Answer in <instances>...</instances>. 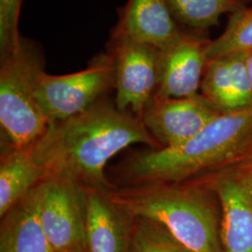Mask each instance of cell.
I'll list each match as a JSON object with an SVG mask.
<instances>
[{"label":"cell","mask_w":252,"mask_h":252,"mask_svg":"<svg viewBox=\"0 0 252 252\" xmlns=\"http://www.w3.org/2000/svg\"><path fill=\"white\" fill-rule=\"evenodd\" d=\"M142 121L102 98L81 114L50 123L31 151L49 176L67 178L84 188L109 189L107 162L135 143L154 145Z\"/></svg>","instance_id":"6da1fadb"},{"label":"cell","mask_w":252,"mask_h":252,"mask_svg":"<svg viewBox=\"0 0 252 252\" xmlns=\"http://www.w3.org/2000/svg\"><path fill=\"white\" fill-rule=\"evenodd\" d=\"M252 128V108L220 113L201 132L175 147L141 153L126 169L135 183L178 181L220 161Z\"/></svg>","instance_id":"7a4b0ae2"},{"label":"cell","mask_w":252,"mask_h":252,"mask_svg":"<svg viewBox=\"0 0 252 252\" xmlns=\"http://www.w3.org/2000/svg\"><path fill=\"white\" fill-rule=\"evenodd\" d=\"M44 68L41 45L25 36L16 50L0 54V127L8 150L34 144L50 125L36 97Z\"/></svg>","instance_id":"3957f363"},{"label":"cell","mask_w":252,"mask_h":252,"mask_svg":"<svg viewBox=\"0 0 252 252\" xmlns=\"http://www.w3.org/2000/svg\"><path fill=\"white\" fill-rule=\"evenodd\" d=\"M133 218L162 226L190 252H222L216 213L200 192L152 186L114 194Z\"/></svg>","instance_id":"277c9868"},{"label":"cell","mask_w":252,"mask_h":252,"mask_svg":"<svg viewBox=\"0 0 252 252\" xmlns=\"http://www.w3.org/2000/svg\"><path fill=\"white\" fill-rule=\"evenodd\" d=\"M114 65L108 52L100 53L81 71L50 75L44 71L36 86L37 104L50 123L75 117L104 98L114 88Z\"/></svg>","instance_id":"5b68a950"},{"label":"cell","mask_w":252,"mask_h":252,"mask_svg":"<svg viewBox=\"0 0 252 252\" xmlns=\"http://www.w3.org/2000/svg\"><path fill=\"white\" fill-rule=\"evenodd\" d=\"M34 189L39 220L54 252H87L84 187L49 176Z\"/></svg>","instance_id":"8992f818"},{"label":"cell","mask_w":252,"mask_h":252,"mask_svg":"<svg viewBox=\"0 0 252 252\" xmlns=\"http://www.w3.org/2000/svg\"><path fill=\"white\" fill-rule=\"evenodd\" d=\"M107 52L114 65L116 107L122 111H132L141 120L157 88L160 50L132 39L110 36Z\"/></svg>","instance_id":"52a82bcc"},{"label":"cell","mask_w":252,"mask_h":252,"mask_svg":"<svg viewBox=\"0 0 252 252\" xmlns=\"http://www.w3.org/2000/svg\"><path fill=\"white\" fill-rule=\"evenodd\" d=\"M210 41L207 32L186 29L179 39L160 50L154 99L193 98L200 95Z\"/></svg>","instance_id":"ba28073f"},{"label":"cell","mask_w":252,"mask_h":252,"mask_svg":"<svg viewBox=\"0 0 252 252\" xmlns=\"http://www.w3.org/2000/svg\"><path fill=\"white\" fill-rule=\"evenodd\" d=\"M220 114L203 95L193 98H153L145 108L141 121L163 148H170L197 135Z\"/></svg>","instance_id":"9c48e42d"},{"label":"cell","mask_w":252,"mask_h":252,"mask_svg":"<svg viewBox=\"0 0 252 252\" xmlns=\"http://www.w3.org/2000/svg\"><path fill=\"white\" fill-rule=\"evenodd\" d=\"M87 252H131L135 218L107 189L84 188Z\"/></svg>","instance_id":"30bf717a"},{"label":"cell","mask_w":252,"mask_h":252,"mask_svg":"<svg viewBox=\"0 0 252 252\" xmlns=\"http://www.w3.org/2000/svg\"><path fill=\"white\" fill-rule=\"evenodd\" d=\"M185 30L165 0H127L119 9L117 24L110 36L132 39L162 50L179 39Z\"/></svg>","instance_id":"8fae6325"},{"label":"cell","mask_w":252,"mask_h":252,"mask_svg":"<svg viewBox=\"0 0 252 252\" xmlns=\"http://www.w3.org/2000/svg\"><path fill=\"white\" fill-rule=\"evenodd\" d=\"M1 219L0 252H54L39 220L34 188Z\"/></svg>","instance_id":"7c38bea8"},{"label":"cell","mask_w":252,"mask_h":252,"mask_svg":"<svg viewBox=\"0 0 252 252\" xmlns=\"http://www.w3.org/2000/svg\"><path fill=\"white\" fill-rule=\"evenodd\" d=\"M217 191L222 207L221 251L252 252V206L243 180H220Z\"/></svg>","instance_id":"4fadbf2b"},{"label":"cell","mask_w":252,"mask_h":252,"mask_svg":"<svg viewBox=\"0 0 252 252\" xmlns=\"http://www.w3.org/2000/svg\"><path fill=\"white\" fill-rule=\"evenodd\" d=\"M45 178V172L33 157L31 146L8 150L2 155L0 164V217Z\"/></svg>","instance_id":"5bb4252c"},{"label":"cell","mask_w":252,"mask_h":252,"mask_svg":"<svg viewBox=\"0 0 252 252\" xmlns=\"http://www.w3.org/2000/svg\"><path fill=\"white\" fill-rule=\"evenodd\" d=\"M181 27L207 32L224 14H233L247 7L250 0H165Z\"/></svg>","instance_id":"9a60e30c"},{"label":"cell","mask_w":252,"mask_h":252,"mask_svg":"<svg viewBox=\"0 0 252 252\" xmlns=\"http://www.w3.org/2000/svg\"><path fill=\"white\" fill-rule=\"evenodd\" d=\"M200 90L202 95L220 113L240 110L225 55L208 60Z\"/></svg>","instance_id":"2e32d148"},{"label":"cell","mask_w":252,"mask_h":252,"mask_svg":"<svg viewBox=\"0 0 252 252\" xmlns=\"http://www.w3.org/2000/svg\"><path fill=\"white\" fill-rule=\"evenodd\" d=\"M252 51V7H246L229 16L224 31L210 41L207 58Z\"/></svg>","instance_id":"e0dca14e"},{"label":"cell","mask_w":252,"mask_h":252,"mask_svg":"<svg viewBox=\"0 0 252 252\" xmlns=\"http://www.w3.org/2000/svg\"><path fill=\"white\" fill-rule=\"evenodd\" d=\"M131 252H190L173 238L162 226L135 218Z\"/></svg>","instance_id":"ac0fdd59"},{"label":"cell","mask_w":252,"mask_h":252,"mask_svg":"<svg viewBox=\"0 0 252 252\" xmlns=\"http://www.w3.org/2000/svg\"><path fill=\"white\" fill-rule=\"evenodd\" d=\"M23 0H0V54L18 48L22 36L19 22Z\"/></svg>","instance_id":"d6986e66"},{"label":"cell","mask_w":252,"mask_h":252,"mask_svg":"<svg viewBox=\"0 0 252 252\" xmlns=\"http://www.w3.org/2000/svg\"><path fill=\"white\" fill-rule=\"evenodd\" d=\"M225 56L239 109L252 108V80L246 61L247 53L227 54Z\"/></svg>","instance_id":"ffe728a7"},{"label":"cell","mask_w":252,"mask_h":252,"mask_svg":"<svg viewBox=\"0 0 252 252\" xmlns=\"http://www.w3.org/2000/svg\"><path fill=\"white\" fill-rule=\"evenodd\" d=\"M243 182L244 185H245V189H246L247 194H248V197L250 199L252 206V171L249 174L247 179L243 180Z\"/></svg>","instance_id":"44dd1931"},{"label":"cell","mask_w":252,"mask_h":252,"mask_svg":"<svg viewBox=\"0 0 252 252\" xmlns=\"http://www.w3.org/2000/svg\"><path fill=\"white\" fill-rule=\"evenodd\" d=\"M246 61H247L248 69H249V72H250V75H251L252 80V51L250 52V53H247V59H246Z\"/></svg>","instance_id":"7402d4cb"}]
</instances>
